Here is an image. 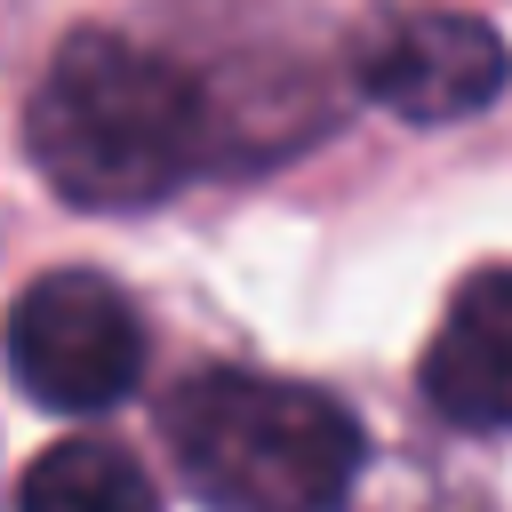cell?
Returning <instances> with one entry per match:
<instances>
[{"mask_svg":"<svg viewBox=\"0 0 512 512\" xmlns=\"http://www.w3.org/2000/svg\"><path fill=\"white\" fill-rule=\"evenodd\" d=\"M416 384L448 424L504 432V416H512V272L504 264H480L456 288L440 336L424 344Z\"/></svg>","mask_w":512,"mask_h":512,"instance_id":"5","label":"cell"},{"mask_svg":"<svg viewBox=\"0 0 512 512\" xmlns=\"http://www.w3.org/2000/svg\"><path fill=\"white\" fill-rule=\"evenodd\" d=\"M8 376L32 408L96 416L144 376V320L104 272H40L8 304Z\"/></svg>","mask_w":512,"mask_h":512,"instance_id":"3","label":"cell"},{"mask_svg":"<svg viewBox=\"0 0 512 512\" xmlns=\"http://www.w3.org/2000/svg\"><path fill=\"white\" fill-rule=\"evenodd\" d=\"M200 128L208 96L192 72L120 32H72L24 104V152L40 184L104 216L168 200L200 168Z\"/></svg>","mask_w":512,"mask_h":512,"instance_id":"1","label":"cell"},{"mask_svg":"<svg viewBox=\"0 0 512 512\" xmlns=\"http://www.w3.org/2000/svg\"><path fill=\"white\" fill-rule=\"evenodd\" d=\"M352 80L400 120H472L504 88V40L456 8H376L352 32Z\"/></svg>","mask_w":512,"mask_h":512,"instance_id":"4","label":"cell"},{"mask_svg":"<svg viewBox=\"0 0 512 512\" xmlns=\"http://www.w3.org/2000/svg\"><path fill=\"white\" fill-rule=\"evenodd\" d=\"M16 512H160V488L120 440H56L24 464Z\"/></svg>","mask_w":512,"mask_h":512,"instance_id":"6","label":"cell"},{"mask_svg":"<svg viewBox=\"0 0 512 512\" xmlns=\"http://www.w3.org/2000/svg\"><path fill=\"white\" fill-rule=\"evenodd\" d=\"M160 440L208 512H336L360 480V424L336 392L208 368L160 400Z\"/></svg>","mask_w":512,"mask_h":512,"instance_id":"2","label":"cell"}]
</instances>
